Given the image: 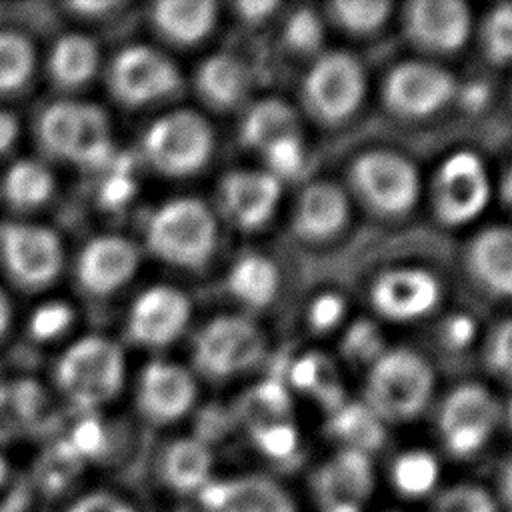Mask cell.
Segmentation results:
<instances>
[{"label":"cell","instance_id":"cell-1","mask_svg":"<svg viewBox=\"0 0 512 512\" xmlns=\"http://www.w3.org/2000/svg\"><path fill=\"white\" fill-rule=\"evenodd\" d=\"M432 366L410 348L382 352L366 378V406L382 422L418 416L432 394Z\"/></svg>","mask_w":512,"mask_h":512},{"label":"cell","instance_id":"cell-2","mask_svg":"<svg viewBox=\"0 0 512 512\" xmlns=\"http://www.w3.org/2000/svg\"><path fill=\"white\" fill-rule=\"evenodd\" d=\"M218 242L214 212L198 198H176L158 208L146 228L150 252L180 268H202Z\"/></svg>","mask_w":512,"mask_h":512},{"label":"cell","instance_id":"cell-3","mask_svg":"<svg viewBox=\"0 0 512 512\" xmlns=\"http://www.w3.org/2000/svg\"><path fill=\"white\" fill-rule=\"evenodd\" d=\"M124 378L120 348L100 336H88L72 344L56 366L60 390L78 408H94L112 400Z\"/></svg>","mask_w":512,"mask_h":512},{"label":"cell","instance_id":"cell-4","mask_svg":"<svg viewBox=\"0 0 512 512\" xmlns=\"http://www.w3.org/2000/svg\"><path fill=\"white\" fill-rule=\"evenodd\" d=\"M354 196L380 216L408 212L420 192L416 166L392 150H368L354 158L348 168Z\"/></svg>","mask_w":512,"mask_h":512},{"label":"cell","instance_id":"cell-5","mask_svg":"<svg viewBox=\"0 0 512 512\" xmlns=\"http://www.w3.org/2000/svg\"><path fill=\"white\" fill-rule=\"evenodd\" d=\"M144 156L164 176L182 178L206 166L214 148L210 124L192 110L158 118L144 134Z\"/></svg>","mask_w":512,"mask_h":512},{"label":"cell","instance_id":"cell-6","mask_svg":"<svg viewBox=\"0 0 512 512\" xmlns=\"http://www.w3.org/2000/svg\"><path fill=\"white\" fill-rule=\"evenodd\" d=\"M364 92L362 64L346 52H326L316 58L302 82L306 110L324 124L348 120L360 108Z\"/></svg>","mask_w":512,"mask_h":512},{"label":"cell","instance_id":"cell-7","mask_svg":"<svg viewBox=\"0 0 512 512\" xmlns=\"http://www.w3.org/2000/svg\"><path fill=\"white\" fill-rule=\"evenodd\" d=\"M490 200V178L482 158L458 150L442 160L432 182V208L444 226H460L480 216Z\"/></svg>","mask_w":512,"mask_h":512},{"label":"cell","instance_id":"cell-8","mask_svg":"<svg viewBox=\"0 0 512 512\" xmlns=\"http://www.w3.org/2000/svg\"><path fill=\"white\" fill-rule=\"evenodd\" d=\"M182 78L174 62L148 46H128L108 68L110 94L124 106L138 108L164 100L180 90Z\"/></svg>","mask_w":512,"mask_h":512},{"label":"cell","instance_id":"cell-9","mask_svg":"<svg viewBox=\"0 0 512 512\" xmlns=\"http://www.w3.org/2000/svg\"><path fill=\"white\" fill-rule=\"evenodd\" d=\"M264 352L262 332L246 318L218 316L194 340V364L210 378H230L254 366Z\"/></svg>","mask_w":512,"mask_h":512},{"label":"cell","instance_id":"cell-10","mask_svg":"<svg viewBox=\"0 0 512 512\" xmlns=\"http://www.w3.org/2000/svg\"><path fill=\"white\" fill-rule=\"evenodd\" d=\"M0 260L8 276L26 290L48 286L62 266L58 236L38 224H0Z\"/></svg>","mask_w":512,"mask_h":512},{"label":"cell","instance_id":"cell-11","mask_svg":"<svg viewBox=\"0 0 512 512\" xmlns=\"http://www.w3.org/2000/svg\"><path fill=\"white\" fill-rule=\"evenodd\" d=\"M500 416V404L484 386L460 384L440 406L438 430L454 456H470L488 442Z\"/></svg>","mask_w":512,"mask_h":512},{"label":"cell","instance_id":"cell-12","mask_svg":"<svg viewBox=\"0 0 512 512\" xmlns=\"http://www.w3.org/2000/svg\"><path fill=\"white\" fill-rule=\"evenodd\" d=\"M456 94V78L434 62L410 60L394 66L382 86L386 108L402 118H426Z\"/></svg>","mask_w":512,"mask_h":512},{"label":"cell","instance_id":"cell-13","mask_svg":"<svg viewBox=\"0 0 512 512\" xmlns=\"http://www.w3.org/2000/svg\"><path fill=\"white\" fill-rule=\"evenodd\" d=\"M440 298L442 286L438 278L414 266L384 270L370 288L374 310L394 322H410L430 314Z\"/></svg>","mask_w":512,"mask_h":512},{"label":"cell","instance_id":"cell-14","mask_svg":"<svg viewBox=\"0 0 512 512\" xmlns=\"http://www.w3.org/2000/svg\"><path fill=\"white\" fill-rule=\"evenodd\" d=\"M404 32L424 52H456L470 36L472 14L460 0H414L404 8Z\"/></svg>","mask_w":512,"mask_h":512},{"label":"cell","instance_id":"cell-15","mask_svg":"<svg viewBox=\"0 0 512 512\" xmlns=\"http://www.w3.org/2000/svg\"><path fill=\"white\" fill-rule=\"evenodd\" d=\"M190 320V300L172 286H152L142 292L128 314V338L148 348L174 342Z\"/></svg>","mask_w":512,"mask_h":512},{"label":"cell","instance_id":"cell-16","mask_svg":"<svg viewBox=\"0 0 512 512\" xmlns=\"http://www.w3.org/2000/svg\"><path fill=\"white\" fill-rule=\"evenodd\" d=\"M280 196L282 182L266 170H234L218 186L224 216L242 230H256L268 222Z\"/></svg>","mask_w":512,"mask_h":512},{"label":"cell","instance_id":"cell-17","mask_svg":"<svg viewBox=\"0 0 512 512\" xmlns=\"http://www.w3.org/2000/svg\"><path fill=\"white\" fill-rule=\"evenodd\" d=\"M312 486L324 512H358L374 486L368 454L342 448L318 468Z\"/></svg>","mask_w":512,"mask_h":512},{"label":"cell","instance_id":"cell-18","mask_svg":"<svg viewBox=\"0 0 512 512\" xmlns=\"http://www.w3.org/2000/svg\"><path fill=\"white\" fill-rule=\"evenodd\" d=\"M140 262L138 246L122 236L90 240L76 262V278L90 296H108L126 284Z\"/></svg>","mask_w":512,"mask_h":512},{"label":"cell","instance_id":"cell-19","mask_svg":"<svg viewBox=\"0 0 512 512\" xmlns=\"http://www.w3.org/2000/svg\"><path fill=\"white\" fill-rule=\"evenodd\" d=\"M196 400V384L178 364L156 360L138 380V410L152 424H170L182 418Z\"/></svg>","mask_w":512,"mask_h":512},{"label":"cell","instance_id":"cell-20","mask_svg":"<svg viewBox=\"0 0 512 512\" xmlns=\"http://www.w3.org/2000/svg\"><path fill=\"white\" fill-rule=\"evenodd\" d=\"M200 496L208 512H296L290 494L266 476L208 482Z\"/></svg>","mask_w":512,"mask_h":512},{"label":"cell","instance_id":"cell-21","mask_svg":"<svg viewBox=\"0 0 512 512\" xmlns=\"http://www.w3.org/2000/svg\"><path fill=\"white\" fill-rule=\"evenodd\" d=\"M350 206L346 192L332 182H312L294 206L292 228L302 240L322 242L336 236L348 220Z\"/></svg>","mask_w":512,"mask_h":512},{"label":"cell","instance_id":"cell-22","mask_svg":"<svg viewBox=\"0 0 512 512\" xmlns=\"http://www.w3.org/2000/svg\"><path fill=\"white\" fill-rule=\"evenodd\" d=\"M466 264L484 290L512 298V228L494 226L478 232L468 244Z\"/></svg>","mask_w":512,"mask_h":512},{"label":"cell","instance_id":"cell-23","mask_svg":"<svg viewBox=\"0 0 512 512\" xmlns=\"http://www.w3.org/2000/svg\"><path fill=\"white\" fill-rule=\"evenodd\" d=\"M218 6L212 0H162L152 6V24L158 34L176 46L202 42L216 24Z\"/></svg>","mask_w":512,"mask_h":512},{"label":"cell","instance_id":"cell-24","mask_svg":"<svg viewBox=\"0 0 512 512\" xmlns=\"http://www.w3.org/2000/svg\"><path fill=\"white\" fill-rule=\"evenodd\" d=\"M200 98L218 110H230L242 102L250 88V74L242 60L232 54H214L206 58L196 72Z\"/></svg>","mask_w":512,"mask_h":512},{"label":"cell","instance_id":"cell-25","mask_svg":"<svg viewBox=\"0 0 512 512\" xmlns=\"http://www.w3.org/2000/svg\"><path fill=\"white\" fill-rule=\"evenodd\" d=\"M300 124L294 108L278 98H264L254 102L240 124V140L244 146L258 152L266 150L278 140L298 136Z\"/></svg>","mask_w":512,"mask_h":512},{"label":"cell","instance_id":"cell-26","mask_svg":"<svg viewBox=\"0 0 512 512\" xmlns=\"http://www.w3.org/2000/svg\"><path fill=\"white\" fill-rule=\"evenodd\" d=\"M100 62L98 46L84 34L62 36L50 52L48 72L62 90L82 88L96 72Z\"/></svg>","mask_w":512,"mask_h":512},{"label":"cell","instance_id":"cell-27","mask_svg":"<svg viewBox=\"0 0 512 512\" xmlns=\"http://www.w3.org/2000/svg\"><path fill=\"white\" fill-rule=\"evenodd\" d=\"M212 454L208 446L194 438L172 442L162 456V478L176 492L202 490L208 484Z\"/></svg>","mask_w":512,"mask_h":512},{"label":"cell","instance_id":"cell-28","mask_svg":"<svg viewBox=\"0 0 512 512\" xmlns=\"http://www.w3.org/2000/svg\"><path fill=\"white\" fill-rule=\"evenodd\" d=\"M278 284V268L262 254L242 256L228 272L230 294L250 308L268 306L278 292Z\"/></svg>","mask_w":512,"mask_h":512},{"label":"cell","instance_id":"cell-29","mask_svg":"<svg viewBox=\"0 0 512 512\" xmlns=\"http://www.w3.org/2000/svg\"><path fill=\"white\" fill-rule=\"evenodd\" d=\"M82 104L62 100L50 104L38 118V140L42 148L56 158L70 160L82 130Z\"/></svg>","mask_w":512,"mask_h":512},{"label":"cell","instance_id":"cell-30","mask_svg":"<svg viewBox=\"0 0 512 512\" xmlns=\"http://www.w3.org/2000/svg\"><path fill=\"white\" fill-rule=\"evenodd\" d=\"M54 190V178L46 166L34 160L16 162L4 176L2 194L12 208L30 210L44 204Z\"/></svg>","mask_w":512,"mask_h":512},{"label":"cell","instance_id":"cell-31","mask_svg":"<svg viewBox=\"0 0 512 512\" xmlns=\"http://www.w3.org/2000/svg\"><path fill=\"white\" fill-rule=\"evenodd\" d=\"M82 470V454L70 442H58L42 452L34 466V480L46 496L64 492Z\"/></svg>","mask_w":512,"mask_h":512},{"label":"cell","instance_id":"cell-32","mask_svg":"<svg viewBox=\"0 0 512 512\" xmlns=\"http://www.w3.org/2000/svg\"><path fill=\"white\" fill-rule=\"evenodd\" d=\"M332 432L346 442L344 448L368 452L376 448L382 438V420L366 404H352L340 408L332 418Z\"/></svg>","mask_w":512,"mask_h":512},{"label":"cell","instance_id":"cell-33","mask_svg":"<svg viewBox=\"0 0 512 512\" xmlns=\"http://www.w3.org/2000/svg\"><path fill=\"white\" fill-rule=\"evenodd\" d=\"M112 136L104 110L96 104H82V130L70 162L82 166H100L110 158Z\"/></svg>","mask_w":512,"mask_h":512},{"label":"cell","instance_id":"cell-34","mask_svg":"<svg viewBox=\"0 0 512 512\" xmlns=\"http://www.w3.org/2000/svg\"><path fill=\"white\" fill-rule=\"evenodd\" d=\"M34 48L18 32H0V96L26 86L34 70Z\"/></svg>","mask_w":512,"mask_h":512},{"label":"cell","instance_id":"cell-35","mask_svg":"<svg viewBox=\"0 0 512 512\" xmlns=\"http://www.w3.org/2000/svg\"><path fill=\"white\" fill-rule=\"evenodd\" d=\"M328 10L344 32L366 36L386 24L392 4L384 0H336Z\"/></svg>","mask_w":512,"mask_h":512},{"label":"cell","instance_id":"cell-36","mask_svg":"<svg viewBox=\"0 0 512 512\" xmlns=\"http://www.w3.org/2000/svg\"><path fill=\"white\" fill-rule=\"evenodd\" d=\"M438 478V462L430 452L410 450L392 466L394 486L406 496H422L432 490Z\"/></svg>","mask_w":512,"mask_h":512},{"label":"cell","instance_id":"cell-37","mask_svg":"<svg viewBox=\"0 0 512 512\" xmlns=\"http://www.w3.org/2000/svg\"><path fill=\"white\" fill-rule=\"evenodd\" d=\"M480 44L492 64L512 62V4H498L486 14Z\"/></svg>","mask_w":512,"mask_h":512},{"label":"cell","instance_id":"cell-38","mask_svg":"<svg viewBox=\"0 0 512 512\" xmlns=\"http://www.w3.org/2000/svg\"><path fill=\"white\" fill-rule=\"evenodd\" d=\"M288 416V396L286 390L276 382H264L244 402V420L250 430L266 426L272 422L286 420Z\"/></svg>","mask_w":512,"mask_h":512},{"label":"cell","instance_id":"cell-39","mask_svg":"<svg viewBox=\"0 0 512 512\" xmlns=\"http://www.w3.org/2000/svg\"><path fill=\"white\" fill-rule=\"evenodd\" d=\"M260 154L266 160V166H268L266 172L272 174L274 178H278L280 182L284 178H294L302 170L304 160H306L304 142H302L300 134L278 140L272 146H268L266 150H262Z\"/></svg>","mask_w":512,"mask_h":512},{"label":"cell","instance_id":"cell-40","mask_svg":"<svg viewBox=\"0 0 512 512\" xmlns=\"http://www.w3.org/2000/svg\"><path fill=\"white\" fill-rule=\"evenodd\" d=\"M434 512H498V508L486 490L472 484H458L436 498Z\"/></svg>","mask_w":512,"mask_h":512},{"label":"cell","instance_id":"cell-41","mask_svg":"<svg viewBox=\"0 0 512 512\" xmlns=\"http://www.w3.org/2000/svg\"><path fill=\"white\" fill-rule=\"evenodd\" d=\"M250 432L258 450H262L270 458H286L296 450L298 444V434L288 420L258 426Z\"/></svg>","mask_w":512,"mask_h":512},{"label":"cell","instance_id":"cell-42","mask_svg":"<svg viewBox=\"0 0 512 512\" xmlns=\"http://www.w3.org/2000/svg\"><path fill=\"white\" fill-rule=\"evenodd\" d=\"M486 358L492 372L512 382V318L498 324L496 330L492 332Z\"/></svg>","mask_w":512,"mask_h":512},{"label":"cell","instance_id":"cell-43","mask_svg":"<svg viewBox=\"0 0 512 512\" xmlns=\"http://www.w3.org/2000/svg\"><path fill=\"white\" fill-rule=\"evenodd\" d=\"M68 322H70V310L64 304H48L34 314L32 334L38 338H50L62 332Z\"/></svg>","mask_w":512,"mask_h":512},{"label":"cell","instance_id":"cell-44","mask_svg":"<svg viewBox=\"0 0 512 512\" xmlns=\"http://www.w3.org/2000/svg\"><path fill=\"white\" fill-rule=\"evenodd\" d=\"M288 42L296 48H312L320 42V24L312 12L294 14L286 30Z\"/></svg>","mask_w":512,"mask_h":512},{"label":"cell","instance_id":"cell-45","mask_svg":"<svg viewBox=\"0 0 512 512\" xmlns=\"http://www.w3.org/2000/svg\"><path fill=\"white\" fill-rule=\"evenodd\" d=\"M344 312V302L336 294H322L310 308V322L318 330L332 328Z\"/></svg>","mask_w":512,"mask_h":512},{"label":"cell","instance_id":"cell-46","mask_svg":"<svg viewBox=\"0 0 512 512\" xmlns=\"http://www.w3.org/2000/svg\"><path fill=\"white\" fill-rule=\"evenodd\" d=\"M30 502L28 484L24 480H0V512H24Z\"/></svg>","mask_w":512,"mask_h":512},{"label":"cell","instance_id":"cell-47","mask_svg":"<svg viewBox=\"0 0 512 512\" xmlns=\"http://www.w3.org/2000/svg\"><path fill=\"white\" fill-rule=\"evenodd\" d=\"M82 456L84 454H96L98 450H102L104 446V432L102 428L92 422V420H86L82 422L78 428H76V434L70 442Z\"/></svg>","mask_w":512,"mask_h":512},{"label":"cell","instance_id":"cell-48","mask_svg":"<svg viewBox=\"0 0 512 512\" xmlns=\"http://www.w3.org/2000/svg\"><path fill=\"white\" fill-rule=\"evenodd\" d=\"M68 512H132V510L112 494L96 492L80 498Z\"/></svg>","mask_w":512,"mask_h":512},{"label":"cell","instance_id":"cell-49","mask_svg":"<svg viewBox=\"0 0 512 512\" xmlns=\"http://www.w3.org/2000/svg\"><path fill=\"white\" fill-rule=\"evenodd\" d=\"M278 8L276 2H268V0H246V2H238L236 4V12L240 14V18L248 20V22H260L264 20L268 14H272Z\"/></svg>","mask_w":512,"mask_h":512},{"label":"cell","instance_id":"cell-50","mask_svg":"<svg viewBox=\"0 0 512 512\" xmlns=\"http://www.w3.org/2000/svg\"><path fill=\"white\" fill-rule=\"evenodd\" d=\"M18 136V122L12 114L0 110V154L12 148Z\"/></svg>","mask_w":512,"mask_h":512},{"label":"cell","instance_id":"cell-51","mask_svg":"<svg viewBox=\"0 0 512 512\" xmlns=\"http://www.w3.org/2000/svg\"><path fill=\"white\" fill-rule=\"evenodd\" d=\"M116 6H120L118 2H106V0H98V2H72L68 4V8H72L74 12H80L84 16H98V14H104V12H110L114 10Z\"/></svg>","mask_w":512,"mask_h":512},{"label":"cell","instance_id":"cell-52","mask_svg":"<svg viewBox=\"0 0 512 512\" xmlns=\"http://www.w3.org/2000/svg\"><path fill=\"white\" fill-rule=\"evenodd\" d=\"M446 336L454 344H464L472 336V322L468 318H454L448 326Z\"/></svg>","mask_w":512,"mask_h":512},{"label":"cell","instance_id":"cell-53","mask_svg":"<svg viewBox=\"0 0 512 512\" xmlns=\"http://www.w3.org/2000/svg\"><path fill=\"white\" fill-rule=\"evenodd\" d=\"M500 486H502V496H504V502L510 506V510H512V460L506 464V468H504V474H502V482H500Z\"/></svg>","mask_w":512,"mask_h":512},{"label":"cell","instance_id":"cell-54","mask_svg":"<svg viewBox=\"0 0 512 512\" xmlns=\"http://www.w3.org/2000/svg\"><path fill=\"white\" fill-rule=\"evenodd\" d=\"M8 322H10V304H8V298L0 292V336L8 328Z\"/></svg>","mask_w":512,"mask_h":512},{"label":"cell","instance_id":"cell-55","mask_svg":"<svg viewBox=\"0 0 512 512\" xmlns=\"http://www.w3.org/2000/svg\"><path fill=\"white\" fill-rule=\"evenodd\" d=\"M502 194H504V200L512 206V166L504 178V186H502Z\"/></svg>","mask_w":512,"mask_h":512},{"label":"cell","instance_id":"cell-56","mask_svg":"<svg viewBox=\"0 0 512 512\" xmlns=\"http://www.w3.org/2000/svg\"><path fill=\"white\" fill-rule=\"evenodd\" d=\"M506 420H508V424H510V428H512V398H510V402H508V406H506Z\"/></svg>","mask_w":512,"mask_h":512}]
</instances>
